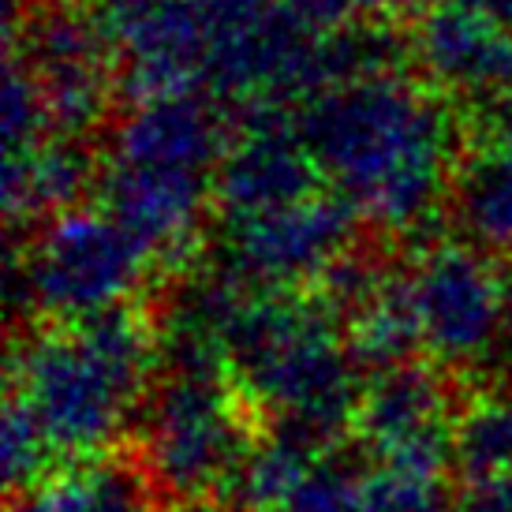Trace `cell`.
Instances as JSON below:
<instances>
[{
  "mask_svg": "<svg viewBox=\"0 0 512 512\" xmlns=\"http://www.w3.org/2000/svg\"><path fill=\"white\" fill-rule=\"evenodd\" d=\"M146 288H161L154 262L98 202L8 240V307H27V322H83L135 303Z\"/></svg>",
  "mask_w": 512,
  "mask_h": 512,
  "instance_id": "cell-4",
  "label": "cell"
},
{
  "mask_svg": "<svg viewBox=\"0 0 512 512\" xmlns=\"http://www.w3.org/2000/svg\"><path fill=\"white\" fill-rule=\"evenodd\" d=\"M157 382L161 326L143 299L83 322L12 326L4 393L34 415L60 464L128 449Z\"/></svg>",
  "mask_w": 512,
  "mask_h": 512,
  "instance_id": "cell-2",
  "label": "cell"
},
{
  "mask_svg": "<svg viewBox=\"0 0 512 512\" xmlns=\"http://www.w3.org/2000/svg\"><path fill=\"white\" fill-rule=\"evenodd\" d=\"M236 135V120L221 113L210 94H180L128 105L109 128V150L101 161L113 165H154L214 176Z\"/></svg>",
  "mask_w": 512,
  "mask_h": 512,
  "instance_id": "cell-12",
  "label": "cell"
},
{
  "mask_svg": "<svg viewBox=\"0 0 512 512\" xmlns=\"http://www.w3.org/2000/svg\"><path fill=\"white\" fill-rule=\"evenodd\" d=\"M98 206L143 243L161 288L199 270L210 221H217L214 176L154 165L101 161Z\"/></svg>",
  "mask_w": 512,
  "mask_h": 512,
  "instance_id": "cell-9",
  "label": "cell"
},
{
  "mask_svg": "<svg viewBox=\"0 0 512 512\" xmlns=\"http://www.w3.org/2000/svg\"><path fill=\"white\" fill-rule=\"evenodd\" d=\"M53 139L42 94L15 57H4V154H27Z\"/></svg>",
  "mask_w": 512,
  "mask_h": 512,
  "instance_id": "cell-20",
  "label": "cell"
},
{
  "mask_svg": "<svg viewBox=\"0 0 512 512\" xmlns=\"http://www.w3.org/2000/svg\"><path fill=\"white\" fill-rule=\"evenodd\" d=\"M329 191L311 150L303 146L292 109L236 113V135L214 172V206L221 221L273 214Z\"/></svg>",
  "mask_w": 512,
  "mask_h": 512,
  "instance_id": "cell-10",
  "label": "cell"
},
{
  "mask_svg": "<svg viewBox=\"0 0 512 512\" xmlns=\"http://www.w3.org/2000/svg\"><path fill=\"white\" fill-rule=\"evenodd\" d=\"M303 30H311L314 38L337 34L344 27H356L370 19L367 0H277Z\"/></svg>",
  "mask_w": 512,
  "mask_h": 512,
  "instance_id": "cell-22",
  "label": "cell"
},
{
  "mask_svg": "<svg viewBox=\"0 0 512 512\" xmlns=\"http://www.w3.org/2000/svg\"><path fill=\"white\" fill-rule=\"evenodd\" d=\"M434 0H367V12L374 23H389V27H412L419 15L427 12Z\"/></svg>",
  "mask_w": 512,
  "mask_h": 512,
  "instance_id": "cell-24",
  "label": "cell"
},
{
  "mask_svg": "<svg viewBox=\"0 0 512 512\" xmlns=\"http://www.w3.org/2000/svg\"><path fill=\"white\" fill-rule=\"evenodd\" d=\"M101 157L83 139H45L27 154H4L0 206L12 236H27L49 217L86 206V195H98Z\"/></svg>",
  "mask_w": 512,
  "mask_h": 512,
  "instance_id": "cell-13",
  "label": "cell"
},
{
  "mask_svg": "<svg viewBox=\"0 0 512 512\" xmlns=\"http://www.w3.org/2000/svg\"><path fill=\"white\" fill-rule=\"evenodd\" d=\"M363 217L337 191L273 214L221 221L217 270L247 292H307L363 236Z\"/></svg>",
  "mask_w": 512,
  "mask_h": 512,
  "instance_id": "cell-7",
  "label": "cell"
},
{
  "mask_svg": "<svg viewBox=\"0 0 512 512\" xmlns=\"http://www.w3.org/2000/svg\"><path fill=\"white\" fill-rule=\"evenodd\" d=\"M453 512H512V471L460 483L453 490Z\"/></svg>",
  "mask_w": 512,
  "mask_h": 512,
  "instance_id": "cell-23",
  "label": "cell"
},
{
  "mask_svg": "<svg viewBox=\"0 0 512 512\" xmlns=\"http://www.w3.org/2000/svg\"><path fill=\"white\" fill-rule=\"evenodd\" d=\"M161 501L143 460L128 445L124 453L60 464L38 486L8 498V512H157Z\"/></svg>",
  "mask_w": 512,
  "mask_h": 512,
  "instance_id": "cell-14",
  "label": "cell"
},
{
  "mask_svg": "<svg viewBox=\"0 0 512 512\" xmlns=\"http://www.w3.org/2000/svg\"><path fill=\"white\" fill-rule=\"evenodd\" d=\"M509 38H512V27H509Z\"/></svg>",
  "mask_w": 512,
  "mask_h": 512,
  "instance_id": "cell-26",
  "label": "cell"
},
{
  "mask_svg": "<svg viewBox=\"0 0 512 512\" xmlns=\"http://www.w3.org/2000/svg\"><path fill=\"white\" fill-rule=\"evenodd\" d=\"M419 79L460 105L464 113L512 98L509 27L460 0H434L408 27Z\"/></svg>",
  "mask_w": 512,
  "mask_h": 512,
  "instance_id": "cell-11",
  "label": "cell"
},
{
  "mask_svg": "<svg viewBox=\"0 0 512 512\" xmlns=\"http://www.w3.org/2000/svg\"><path fill=\"white\" fill-rule=\"evenodd\" d=\"M266 430L232 378L161 374L135 453L161 509H210L236 483Z\"/></svg>",
  "mask_w": 512,
  "mask_h": 512,
  "instance_id": "cell-5",
  "label": "cell"
},
{
  "mask_svg": "<svg viewBox=\"0 0 512 512\" xmlns=\"http://www.w3.org/2000/svg\"><path fill=\"white\" fill-rule=\"evenodd\" d=\"M460 4H468L475 12L490 15L501 27H512V0H460Z\"/></svg>",
  "mask_w": 512,
  "mask_h": 512,
  "instance_id": "cell-25",
  "label": "cell"
},
{
  "mask_svg": "<svg viewBox=\"0 0 512 512\" xmlns=\"http://www.w3.org/2000/svg\"><path fill=\"white\" fill-rule=\"evenodd\" d=\"M0 445H4V486H8V498L38 486L60 464L53 449H49L45 434L34 423V415L15 397H8V393H4V438H0Z\"/></svg>",
  "mask_w": 512,
  "mask_h": 512,
  "instance_id": "cell-18",
  "label": "cell"
},
{
  "mask_svg": "<svg viewBox=\"0 0 512 512\" xmlns=\"http://www.w3.org/2000/svg\"><path fill=\"white\" fill-rule=\"evenodd\" d=\"M225 367L266 438L337 453L352 438L363 370L311 292H247L225 329Z\"/></svg>",
  "mask_w": 512,
  "mask_h": 512,
  "instance_id": "cell-3",
  "label": "cell"
},
{
  "mask_svg": "<svg viewBox=\"0 0 512 512\" xmlns=\"http://www.w3.org/2000/svg\"><path fill=\"white\" fill-rule=\"evenodd\" d=\"M281 512H359V475L341 453H326Z\"/></svg>",
  "mask_w": 512,
  "mask_h": 512,
  "instance_id": "cell-21",
  "label": "cell"
},
{
  "mask_svg": "<svg viewBox=\"0 0 512 512\" xmlns=\"http://www.w3.org/2000/svg\"><path fill=\"white\" fill-rule=\"evenodd\" d=\"M296 128L329 191L374 236L415 240L449 210L464 157V113L412 72L333 86L296 109Z\"/></svg>",
  "mask_w": 512,
  "mask_h": 512,
  "instance_id": "cell-1",
  "label": "cell"
},
{
  "mask_svg": "<svg viewBox=\"0 0 512 512\" xmlns=\"http://www.w3.org/2000/svg\"><path fill=\"white\" fill-rule=\"evenodd\" d=\"M453 471L460 483L512 471V389L471 385L453 427Z\"/></svg>",
  "mask_w": 512,
  "mask_h": 512,
  "instance_id": "cell-17",
  "label": "cell"
},
{
  "mask_svg": "<svg viewBox=\"0 0 512 512\" xmlns=\"http://www.w3.org/2000/svg\"><path fill=\"white\" fill-rule=\"evenodd\" d=\"M468 389L464 374L427 356L370 374L352 419V438L374 464L445 479V471H453L456 412Z\"/></svg>",
  "mask_w": 512,
  "mask_h": 512,
  "instance_id": "cell-8",
  "label": "cell"
},
{
  "mask_svg": "<svg viewBox=\"0 0 512 512\" xmlns=\"http://www.w3.org/2000/svg\"><path fill=\"white\" fill-rule=\"evenodd\" d=\"M344 341L363 374H382V370L404 367L427 356L412 288H408V266H400L374 292L367 307H359L344 322Z\"/></svg>",
  "mask_w": 512,
  "mask_h": 512,
  "instance_id": "cell-16",
  "label": "cell"
},
{
  "mask_svg": "<svg viewBox=\"0 0 512 512\" xmlns=\"http://www.w3.org/2000/svg\"><path fill=\"white\" fill-rule=\"evenodd\" d=\"M408 288L427 359L468 378L501 352L509 333V270L501 258L441 236L412 255Z\"/></svg>",
  "mask_w": 512,
  "mask_h": 512,
  "instance_id": "cell-6",
  "label": "cell"
},
{
  "mask_svg": "<svg viewBox=\"0 0 512 512\" xmlns=\"http://www.w3.org/2000/svg\"><path fill=\"white\" fill-rule=\"evenodd\" d=\"M359 512H453V494L445 490V479L374 464L359 475Z\"/></svg>",
  "mask_w": 512,
  "mask_h": 512,
  "instance_id": "cell-19",
  "label": "cell"
},
{
  "mask_svg": "<svg viewBox=\"0 0 512 512\" xmlns=\"http://www.w3.org/2000/svg\"><path fill=\"white\" fill-rule=\"evenodd\" d=\"M449 214L460 240L512 262V154L501 146L468 143L453 180Z\"/></svg>",
  "mask_w": 512,
  "mask_h": 512,
  "instance_id": "cell-15",
  "label": "cell"
}]
</instances>
